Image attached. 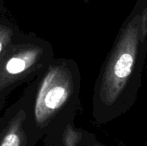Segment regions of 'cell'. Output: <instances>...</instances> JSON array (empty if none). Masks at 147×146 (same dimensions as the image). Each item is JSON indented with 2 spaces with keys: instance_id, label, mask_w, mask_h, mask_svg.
Returning <instances> with one entry per match:
<instances>
[{
  "instance_id": "cell-1",
  "label": "cell",
  "mask_w": 147,
  "mask_h": 146,
  "mask_svg": "<svg viewBox=\"0 0 147 146\" xmlns=\"http://www.w3.org/2000/svg\"><path fill=\"white\" fill-rule=\"evenodd\" d=\"M147 60V0H136L121 24L95 82L97 116L116 115L134 102Z\"/></svg>"
},
{
  "instance_id": "cell-2",
  "label": "cell",
  "mask_w": 147,
  "mask_h": 146,
  "mask_svg": "<svg viewBox=\"0 0 147 146\" xmlns=\"http://www.w3.org/2000/svg\"><path fill=\"white\" fill-rule=\"evenodd\" d=\"M35 96L34 114L39 125L76 104L81 84L78 64L73 59H53L41 71Z\"/></svg>"
},
{
  "instance_id": "cell-3",
  "label": "cell",
  "mask_w": 147,
  "mask_h": 146,
  "mask_svg": "<svg viewBox=\"0 0 147 146\" xmlns=\"http://www.w3.org/2000/svg\"><path fill=\"white\" fill-rule=\"evenodd\" d=\"M53 59L51 46L45 41L11 44L0 55V91L42 71Z\"/></svg>"
},
{
  "instance_id": "cell-5",
  "label": "cell",
  "mask_w": 147,
  "mask_h": 146,
  "mask_svg": "<svg viewBox=\"0 0 147 146\" xmlns=\"http://www.w3.org/2000/svg\"><path fill=\"white\" fill-rule=\"evenodd\" d=\"M13 28L0 23V55L12 44Z\"/></svg>"
},
{
  "instance_id": "cell-4",
  "label": "cell",
  "mask_w": 147,
  "mask_h": 146,
  "mask_svg": "<svg viewBox=\"0 0 147 146\" xmlns=\"http://www.w3.org/2000/svg\"><path fill=\"white\" fill-rule=\"evenodd\" d=\"M25 120V113L19 112L9 123L0 146H22L25 139L22 130V123Z\"/></svg>"
}]
</instances>
